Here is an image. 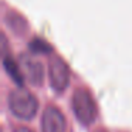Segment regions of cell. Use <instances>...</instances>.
Wrapping results in <instances>:
<instances>
[{
  "instance_id": "5b68a950",
  "label": "cell",
  "mask_w": 132,
  "mask_h": 132,
  "mask_svg": "<svg viewBox=\"0 0 132 132\" xmlns=\"http://www.w3.org/2000/svg\"><path fill=\"white\" fill-rule=\"evenodd\" d=\"M21 67H23V71L26 74L27 80L30 81L31 84H36V85H40L41 81H43V67L38 61L31 60L30 57L24 55L21 58Z\"/></svg>"
},
{
  "instance_id": "8992f818",
  "label": "cell",
  "mask_w": 132,
  "mask_h": 132,
  "mask_svg": "<svg viewBox=\"0 0 132 132\" xmlns=\"http://www.w3.org/2000/svg\"><path fill=\"white\" fill-rule=\"evenodd\" d=\"M4 67H6V70H7L10 77H12L19 85H23V75L20 74L17 65L14 64V61L10 60V58H4Z\"/></svg>"
},
{
  "instance_id": "7a4b0ae2",
  "label": "cell",
  "mask_w": 132,
  "mask_h": 132,
  "mask_svg": "<svg viewBox=\"0 0 132 132\" xmlns=\"http://www.w3.org/2000/svg\"><path fill=\"white\" fill-rule=\"evenodd\" d=\"M72 109L82 125H91L97 118V105L87 89H77L72 95Z\"/></svg>"
},
{
  "instance_id": "ba28073f",
  "label": "cell",
  "mask_w": 132,
  "mask_h": 132,
  "mask_svg": "<svg viewBox=\"0 0 132 132\" xmlns=\"http://www.w3.org/2000/svg\"><path fill=\"white\" fill-rule=\"evenodd\" d=\"M97 132H105V131H97Z\"/></svg>"
},
{
  "instance_id": "6da1fadb",
  "label": "cell",
  "mask_w": 132,
  "mask_h": 132,
  "mask_svg": "<svg viewBox=\"0 0 132 132\" xmlns=\"http://www.w3.org/2000/svg\"><path fill=\"white\" fill-rule=\"evenodd\" d=\"M9 106L17 118L31 119L36 115V112H37L38 102L30 91H27L24 88H19V89H14L10 94Z\"/></svg>"
},
{
  "instance_id": "277c9868",
  "label": "cell",
  "mask_w": 132,
  "mask_h": 132,
  "mask_svg": "<svg viewBox=\"0 0 132 132\" xmlns=\"http://www.w3.org/2000/svg\"><path fill=\"white\" fill-rule=\"evenodd\" d=\"M43 132H64L65 131V119L60 109L48 106L43 115Z\"/></svg>"
},
{
  "instance_id": "3957f363",
  "label": "cell",
  "mask_w": 132,
  "mask_h": 132,
  "mask_svg": "<svg viewBox=\"0 0 132 132\" xmlns=\"http://www.w3.org/2000/svg\"><path fill=\"white\" fill-rule=\"evenodd\" d=\"M48 75L51 87L55 91L61 92L67 88L70 82V70L61 58H53L48 65Z\"/></svg>"
},
{
  "instance_id": "52a82bcc",
  "label": "cell",
  "mask_w": 132,
  "mask_h": 132,
  "mask_svg": "<svg viewBox=\"0 0 132 132\" xmlns=\"http://www.w3.org/2000/svg\"><path fill=\"white\" fill-rule=\"evenodd\" d=\"M14 132H33V131L29 129V128H24V126H20V128H17Z\"/></svg>"
}]
</instances>
